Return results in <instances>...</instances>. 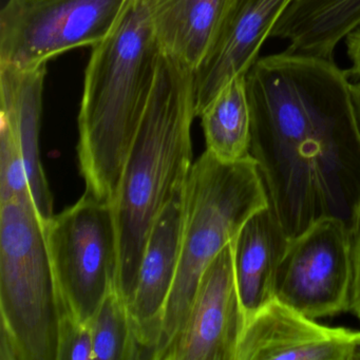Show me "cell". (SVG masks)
<instances>
[{
	"instance_id": "cell-15",
	"label": "cell",
	"mask_w": 360,
	"mask_h": 360,
	"mask_svg": "<svg viewBox=\"0 0 360 360\" xmlns=\"http://www.w3.org/2000/svg\"><path fill=\"white\" fill-rule=\"evenodd\" d=\"M164 54L195 70L231 0H140Z\"/></svg>"
},
{
	"instance_id": "cell-2",
	"label": "cell",
	"mask_w": 360,
	"mask_h": 360,
	"mask_svg": "<svg viewBox=\"0 0 360 360\" xmlns=\"http://www.w3.org/2000/svg\"><path fill=\"white\" fill-rule=\"evenodd\" d=\"M193 70L163 53L148 106L111 202L117 240V292L130 302L151 229L184 189L193 165Z\"/></svg>"
},
{
	"instance_id": "cell-4",
	"label": "cell",
	"mask_w": 360,
	"mask_h": 360,
	"mask_svg": "<svg viewBox=\"0 0 360 360\" xmlns=\"http://www.w3.org/2000/svg\"><path fill=\"white\" fill-rule=\"evenodd\" d=\"M269 205L264 181L252 155L224 162L205 150L193 162L184 187L178 271L155 360H163L182 332L204 271L246 221Z\"/></svg>"
},
{
	"instance_id": "cell-17",
	"label": "cell",
	"mask_w": 360,
	"mask_h": 360,
	"mask_svg": "<svg viewBox=\"0 0 360 360\" xmlns=\"http://www.w3.org/2000/svg\"><path fill=\"white\" fill-rule=\"evenodd\" d=\"M94 359L140 360L127 303L111 288L89 321Z\"/></svg>"
},
{
	"instance_id": "cell-18",
	"label": "cell",
	"mask_w": 360,
	"mask_h": 360,
	"mask_svg": "<svg viewBox=\"0 0 360 360\" xmlns=\"http://www.w3.org/2000/svg\"><path fill=\"white\" fill-rule=\"evenodd\" d=\"M32 197L24 155L16 136L0 125V203Z\"/></svg>"
},
{
	"instance_id": "cell-7",
	"label": "cell",
	"mask_w": 360,
	"mask_h": 360,
	"mask_svg": "<svg viewBox=\"0 0 360 360\" xmlns=\"http://www.w3.org/2000/svg\"><path fill=\"white\" fill-rule=\"evenodd\" d=\"M129 0H8L0 12V65L46 66L75 48L102 43Z\"/></svg>"
},
{
	"instance_id": "cell-10",
	"label": "cell",
	"mask_w": 360,
	"mask_h": 360,
	"mask_svg": "<svg viewBox=\"0 0 360 360\" xmlns=\"http://www.w3.org/2000/svg\"><path fill=\"white\" fill-rule=\"evenodd\" d=\"M292 0H231L218 30L193 70L195 117H200L218 92L238 75H245L259 58Z\"/></svg>"
},
{
	"instance_id": "cell-14",
	"label": "cell",
	"mask_w": 360,
	"mask_h": 360,
	"mask_svg": "<svg viewBox=\"0 0 360 360\" xmlns=\"http://www.w3.org/2000/svg\"><path fill=\"white\" fill-rule=\"evenodd\" d=\"M288 240L271 205L250 217L233 240L236 283L246 323L275 300L278 267Z\"/></svg>"
},
{
	"instance_id": "cell-19",
	"label": "cell",
	"mask_w": 360,
	"mask_h": 360,
	"mask_svg": "<svg viewBox=\"0 0 360 360\" xmlns=\"http://www.w3.org/2000/svg\"><path fill=\"white\" fill-rule=\"evenodd\" d=\"M94 359L91 330L88 323H82L65 314L58 335V360Z\"/></svg>"
},
{
	"instance_id": "cell-13",
	"label": "cell",
	"mask_w": 360,
	"mask_h": 360,
	"mask_svg": "<svg viewBox=\"0 0 360 360\" xmlns=\"http://www.w3.org/2000/svg\"><path fill=\"white\" fill-rule=\"evenodd\" d=\"M46 66L20 69L0 65V125L16 136L30 183L31 193L44 223L53 214V195L39 155Z\"/></svg>"
},
{
	"instance_id": "cell-5",
	"label": "cell",
	"mask_w": 360,
	"mask_h": 360,
	"mask_svg": "<svg viewBox=\"0 0 360 360\" xmlns=\"http://www.w3.org/2000/svg\"><path fill=\"white\" fill-rule=\"evenodd\" d=\"M65 314L33 198L0 203V360H58Z\"/></svg>"
},
{
	"instance_id": "cell-9",
	"label": "cell",
	"mask_w": 360,
	"mask_h": 360,
	"mask_svg": "<svg viewBox=\"0 0 360 360\" xmlns=\"http://www.w3.org/2000/svg\"><path fill=\"white\" fill-rule=\"evenodd\" d=\"M245 326L231 242L204 271L186 323L163 360H237Z\"/></svg>"
},
{
	"instance_id": "cell-8",
	"label": "cell",
	"mask_w": 360,
	"mask_h": 360,
	"mask_svg": "<svg viewBox=\"0 0 360 360\" xmlns=\"http://www.w3.org/2000/svg\"><path fill=\"white\" fill-rule=\"evenodd\" d=\"M353 233L338 218H323L290 238L278 267L276 299L311 319L351 309Z\"/></svg>"
},
{
	"instance_id": "cell-1",
	"label": "cell",
	"mask_w": 360,
	"mask_h": 360,
	"mask_svg": "<svg viewBox=\"0 0 360 360\" xmlns=\"http://www.w3.org/2000/svg\"><path fill=\"white\" fill-rule=\"evenodd\" d=\"M333 60L283 53L246 73L250 155L288 238L323 218L353 233L360 214V129L351 83Z\"/></svg>"
},
{
	"instance_id": "cell-23",
	"label": "cell",
	"mask_w": 360,
	"mask_h": 360,
	"mask_svg": "<svg viewBox=\"0 0 360 360\" xmlns=\"http://www.w3.org/2000/svg\"><path fill=\"white\" fill-rule=\"evenodd\" d=\"M360 359V337L358 338L357 342H356L355 351L353 354V360Z\"/></svg>"
},
{
	"instance_id": "cell-6",
	"label": "cell",
	"mask_w": 360,
	"mask_h": 360,
	"mask_svg": "<svg viewBox=\"0 0 360 360\" xmlns=\"http://www.w3.org/2000/svg\"><path fill=\"white\" fill-rule=\"evenodd\" d=\"M46 242L65 313L89 323L117 288V240L110 202L84 193L45 223Z\"/></svg>"
},
{
	"instance_id": "cell-11",
	"label": "cell",
	"mask_w": 360,
	"mask_h": 360,
	"mask_svg": "<svg viewBox=\"0 0 360 360\" xmlns=\"http://www.w3.org/2000/svg\"><path fill=\"white\" fill-rule=\"evenodd\" d=\"M358 330L317 323L275 299L248 320L237 360H353Z\"/></svg>"
},
{
	"instance_id": "cell-22",
	"label": "cell",
	"mask_w": 360,
	"mask_h": 360,
	"mask_svg": "<svg viewBox=\"0 0 360 360\" xmlns=\"http://www.w3.org/2000/svg\"><path fill=\"white\" fill-rule=\"evenodd\" d=\"M352 100H353L354 109L357 117L358 126L360 129V81L351 84Z\"/></svg>"
},
{
	"instance_id": "cell-21",
	"label": "cell",
	"mask_w": 360,
	"mask_h": 360,
	"mask_svg": "<svg viewBox=\"0 0 360 360\" xmlns=\"http://www.w3.org/2000/svg\"><path fill=\"white\" fill-rule=\"evenodd\" d=\"M347 48L352 66L345 72L352 79H360V27L347 35Z\"/></svg>"
},
{
	"instance_id": "cell-16",
	"label": "cell",
	"mask_w": 360,
	"mask_h": 360,
	"mask_svg": "<svg viewBox=\"0 0 360 360\" xmlns=\"http://www.w3.org/2000/svg\"><path fill=\"white\" fill-rule=\"evenodd\" d=\"M245 75L231 79L200 115L206 150L221 161L250 157L252 115Z\"/></svg>"
},
{
	"instance_id": "cell-20",
	"label": "cell",
	"mask_w": 360,
	"mask_h": 360,
	"mask_svg": "<svg viewBox=\"0 0 360 360\" xmlns=\"http://www.w3.org/2000/svg\"><path fill=\"white\" fill-rule=\"evenodd\" d=\"M354 280L351 309L360 321V214L353 231Z\"/></svg>"
},
{
	"instance_id": "cell-12",
	"label": "cell",
	"mask_w": 360,
	"mask_h": 360,
	"mask_svg": "<svg viewBox=\"0 0 360 360\" xmlns=\"http://www.w3.org/2000/svg\"><path fill=\"white\" fill-rule=\"evenodd\" d=\"M183 217L184 189L162 210L151 229L127 305L140 359L155 360L157 354L166 305L178 271Z\"/></svg>"
},
{
	"instance_id": "cell-3",
	"label": "cell",
	"mask_w": 360,
	"mask_h": 360,
	"mask_svg": "<svg viewBox=\"0 0 360 360\" xmlns=\"http://www.w3.org/2000/svg\"><path fill=\"white\" fill-rule=\"evenodd\" d=\"M161 46L140 0L92 47L79 115V172L88 195L112 202L157 81Z\"/></svg>"
}]
</instances>
